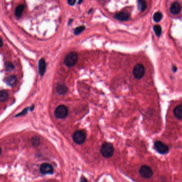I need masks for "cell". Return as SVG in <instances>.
I'll list each match as a JSON object with an SVG mask.
<instances>
[{
    "label": "cell",
    "instance_id": "cell-1",
    "mask_svg": "<svg viewBox=\"0 0 182 182\" xmlns=\"http://www.w3.org/2000/svg\"><path fill=\"white\" fill-rule=\"evenodd\" d=\"M114 149L112 144L110 143H104L102 145L101 148V153L102 155L106 158H110L113 155Z\"/></svg>",
    "mask_w": 182,
    "mask_h": 182
},
{
    "label": "cell",
    "instance_id": "cell-2",
    "mask_svg": "<svg viewBox=\"0 0 182 182\" xmlns=\"http://www.w3.org/2000/svg\"><path fill=\"white\" fill-rule=\"evenodd\" d=\"M78 55L76 52H71L66 56L64 59V64L69 67H73L77 63Z\"/></svg>",
    "mask_w": 182,
    "mask_h": 182
},
{
    "label": "cell",
    "instance_id": "cell-3",
    "mask_svg": "<svg viewBox=\"0 0 182 182\" xmlns=\"http://www.w3.org/2000/svg\"><path fill=\"white\" fill-rule=\"evenodd\" d=\"M68 114L69 110L64 105L58 106L55 110V115L58 119H64L67 116Z\"/></svg>",
    "mask_w": 182,
    "mask_h": 182
},
{
    "label": "cell",
    "instance_id": "cell-4",
    "mask_svg": "<svg viewBox=\"0 0 182 182\" xmlns=\"http://www.w3.org/2000/svg\"><path fill=\"white\" fill-rule=\"evenodd\" d=\"M86 140V134L83 130H77L73 135V140L75 143L82 144Z\"/></svg>",
    "mask_w": 182,
    "mask_h": 182
},
{
    "label": "cell",
    "instance_id": "cell-5",
    "mask_svg": "<svg viewBox=\"0 0 182 182\" xmlns=\"http://www.w3.org/2000/svg\"><path fill=\"white\" fill-rule=\"evenodd\" d=\"M139 173L140 176L144 178L149 179L152 177L153 171L149 166L146 165H143L139 170Z\"/></svg>",
    "mask_w": 182,
    "mask_h": 182
},
{
    "label": "cell",
    "instance_id": "cell-6",
    "mask_svg": "<svg viewBox=\"0 0 182 182\" xmlns=\"http://www.w3.org/2000/svg\"><path fill=\"white\" fill-rule=\"evenodd\" d=\"M145 67L142 64H138L135 66L133 69V75L137 79H140L143 78L145 74Z\"/></svg>",
    "mask_w": 182,
    "mask_h": 182
},
{
    "label": "cell",
    "instance_id": "cell-7",
    "mask_svg": "<svg viewBox=\"0 0 182 182\" xmlns=\"http://www.w3.org/2000/svg\"><path fill=\"white\" fill-rule=\"evenodd\" d=\"M154 146L156 151L161 154H167L169 152V147L160 141H156Z\"/></svg>",
    "mask_w": 182,
    "mask_h": 182
},
{
    "label": "cell",
    "instance_id": "cell-8",
    "mask_svg": "<svg viewBox=\"0 0 182 182\" xmlns=\"http://www.w3.org/2000/svg\"><path fill=\"white\" fill-rule=\"evenodd\" d=\"M40 171L41 173L43 175L52 174L54 173V169L51 164L48 163H44L41 165Z\"/></svg>",
    "mask_w": 182,
    "mask_h": 182
},
{
    "label": "cell",
    "instance_id": "cell-9",
    "mask_svg": "<svg viewBox=\"0 0 182 182\" xmlns=\"http://www.w3.org/2000/svg\"><path fill=\"white\" fill-rule=\"evenodd\" d=\"M114 18L120 21H127L129 19V14L127 12H120L115 15Z\"/></svg>",
    "mask_w": 182,
    "mask_h": 182
},
{
    "label": "cell",
    "instance_id": "cell-10",
    "mask_svg": "<svg viewBox=\"0 0 182 182\" xmlns=\"http://www.w3.org/2000/svg\"><path fill=\"white\" fill-rule=\"evenodd\" d=\"M181 10V6L177 2H174L170 6V11L173 15H177Z\"/></svg>",
    "mask_w": 182,
    "mask_h": 182
},
{
    "label": "cell",
    "instance_id": "cell-11",
    "mask_svg": "<svg viewBox=\"0 0 182 182\" xmlns=\"http://www.w3.org/2000/svg\"><path fill=\"white\" fill-rule=\"evenodd\" d=\"M45 67H46V64L45 59L43 58H41L39 60L38 63V68H39V73L41 76H43L45 74Z\"/></svg>",
    "mask_w": 182,
    "mask_h": 182
},
{
    "label": "cell",
    "instance_id": "cell-12",
    "mask_svg": "<svg viewBox=\"0 0 182 182\" xmlns=\"http://www.w3.org/2000/svg\"><path fill=\"white\" fill-rule=\"evenodd\" d=\"M174 114L177 119L182 120V104L178 105L174 109Z\"/></svg>",
    "mask_w": 182,
    "mask_h": 182
},
{
    "label": "cell",
    "instance_id": "cell-13",
    "mask_svg": "<svg viewBox=\"0 0 182 182\" xmlns=\"http://www.w3.org/2000/svg\"><path fill=\"white\" fill-rule=\"evenodd\" d=\"M5 81L8 86L13 87L17 83V78L14 75H11L6 78Z\"/></svg>",
    "mask_w": 182,
    "mask_h": 182
},
{
    "label": "cell",
    "instance_id": "cell-14",
    "mask_svg": "<svg viewBox=\"0 0 182 182\" xmlns=\"http://www.w3.org/2000/svg\"><path fill=\"white\" fill-rule=\"evenodd\" d=\"M25 6L23 4H19V6H17L15 10V15L17 17L20 18L21 17L23 12L24 11Z\"/></svg>",
    "mask_w": 182,
    "mask_h": 182
},
{
    "label": "cell",
    "instance_id": "cell-15",
    "mask_svg": "<svg viewBox=\"0 0 182 182\" xmlns=\"http://www.w3.org/2000/svg\"><path fill=\"white\" fill-rule=\"evenodd\" d=\"M57 92L59 95H64L67 91V87L65 85L60 84L57 87Z\"/></svg>",
    "mask_w": 182,
    "mask_h": 182
},
{
    "label": "cell",
    "instance_id": "cell-16",
    "mask_svg": "<svg viewBox=\"0 0 182 182\" xmlns=\"http://www.w3.org/2000/svg\"><path fill=\"white\" fill-rule=\"evenodd\" d=\"M8 97H9V94L6 91L4 90H1V91H0V102L1 103L6 102L8 98Z\"/></svg>",
    "mask_w": 182,
    "mask_h": 182
},
{
    "label": "cell",
    "instance_id": "cell-17",
    "mask_svg": "<svg viewBox=\"0 0 182 182\" xmlns=\"http://www.w3.org/2000/svg\"><path fill=\"white\" fill-rule=\"evenodd\" d=\"M147 8V3L145 1H138V9L141 11L143 12Z\"/></svg>",
    "mask_w": 182,
    "mask_h": 182
},
{
    "label": "cell",
    "instance_id": "cell-18",
    "mask_svg": "<svg viewBox=\"0 0 182 182\" xmlns=\"http://www.w3.org/2000/svg\"><path fill=\"white\" fill-rule=\"evenodd\" d=\"M163 17V15L161 12H157L154 13L153 16V20L155 22H159L160 21Z\"/></svg>",
    "mask_w": 182,
    "mask_h": 182
},
{
    "label": "cell",
    "instance_id": "cell-19",
    "mask_svg": "<svg viewBox=\"0 0 182 182\" xmlns=\"http://www.w3.org/2000/svg\"><path fill=\"white\" fill-rule=\"evenodd\" d=\"M153 30H154V32L155 33V35L157 36H159L161 35L162 30H161V27L160 26H159V25H155L153 27Z\"/></svg>",
    "mask_w": 182,
    "mask_h": 182
},
{
    "label": "cell",
    "instance_id": "cell-20",
    "mask_svg": "<svg viewBox=\"0 0 182 182\" xmlns=\"http://www.w3.org/2000/svg\"><path fill=\"white\" fill-rule=\"evenodd\" d=\"M85 28L86 27L84 25L80 26L79 27L75 28L74 30V33L75 35H79V34H80L81 32H82L84 31Z\"/></svg>",
    "mask_w": 182,
    "mask_h": 182
},
{
    "label": "cell",
    "instance_id": "cell-21",
    "mask_svg": "<svg viewBox=\"0 0 182 182\" xmlns=\"http://www.w3.org/2000/svg\"><path fill=\"white\" fill-rule=\"evenodd\" d=\"M5 68H6V71L8 72H10V71H12V70L14 69V66L11 63H10V62L6 63L5 64Z\"/></svg>",
    "mask_w": 182,
    "mask_h": 182
},
{
    "label": "cell",
    "instance_id": "cell-22",
    "mask_svg": "<svg viewBox=\"0 0 182 182\" xmlns=\"http://www.w3.org/2000/svg\"><path fill=\"white\" fill-rule=\"evenodd\" d=\"M40 139L38 137H34L32 139V143L34 146H37L40 144Z\"/></svg>",
    "mask_w": 182,
    "mask_h": 182
},
{
    "label": "cell",
    "instance_id": "cell-23",
    "mask_svg": "<svg viewBox=\"0 0 182 182\" xmlns=\"http://www.w3.org/2000/svg\"><path fill=\"white\" fill-rule=\"evenodd\" d=\"M28 109V108H25L24 110H23L21 112L18 114L17 115H16V117H20V116H21V115H25V114L27 113Z\"/></svg>",
    "mask_w": 182,
    "mask_h": 182
},
{
    "label": "cell",
    "instance_id": "cell-24",
    "mask_svg": "<svg viewBox=\"0 0 182 182\" xmlns=\"http://www.w3.org/2000/svg\"><path fill=\"white\" fill-rule=\"evenodd\" d=\"M75 1H74V0H69L67 1V2L69 3V5H71V6H73V5H74V3H75Z\"/></svg>",
    "mask_w": 182,
    "mask_h": 182
},
{
    "label": "cell",
    "instance_id": "cell-25",
    "mask_svg": "<svg viewBox=\"0 0 182 182\" xmlns=\"http://www.w3.org/2000/svg\"><path fill=\"white\" fill-rule=\"evenodd\" d=\"M80 182H88V181H87V179L85 177H82L81 178Z\"/></svg>",
    "mask_w": 182,
    "mask_h": 182
},
{
    "label": "cell",
    "instance_id": "cell-26",
    "mask_svg": "<svg viewBox=\"0 0 182 182\" xmlns=\"http://www.w3.org/2000/svg\"><path fill=\"white\" fill-rule=\"evenodd\" d=\"M34 105H32V106L31 107H30V110H31V111H32V110H34Z\"/></svg>",
    "mask_w": 182,
    "mask_h": 182
},
{
    "label": "cell",
    "instance_id": "cell-27",
    "mask_svg": "<svg viewBox=\"0 0 182 182\" xmlns=\"http://www.w3.org/2000/svg\"><path fill=\"white\" fill-rule=\"evenodd\" d=\"M3 45V41H2V39H1V47H2Z\"/></svg>",
    "mask_w": 182,
    "mask_h": 182
},
{
    "label": "cell",
    "instance_id": "cell-28",
    "mask_svg": "<svg viewBox=\"0 0 182 182\" xmlns=\"http://www.w3.org/2000/svg\"><path fill=\"white\" fill-rule=\"evenodd\" d=\"M93 11V9H90L89 10V11H88V13H91V12H92V11Z\"/></svg>",
    "mask_w": 182,
    "mask_h": 182
},
{
    "label": "cell",
    "instance_id": "cell-29",
    "mask_svg": "<svg viewBox=\"0 0 182 182\" xmlns=\"http://www.w3.org/2000/svg\"><path fill=\"white\" fill-rule=\"evenodd\" d=\"M72 19H70V20L69 21V24H70V23H71L72 22Z\"/></svg>",
    "mask_w": 182,
    "mask_h": 182
},
{
    "label": "cell",
    "instance_id": "cell-30",
    "mask_svg": "<svg viewBox=\"0 0 182 182\" xmlns=\"http://www.w3.org/2000/svg\"><path fill=\"white\" fill-rule=\"evenodd\" d=\"M82 2H83L82 1H79V2H78V3H79V4H80V3H82Z\"/></svg>",
    "mask_w": 182,
    "mask_h": 182
}]
</instances>
